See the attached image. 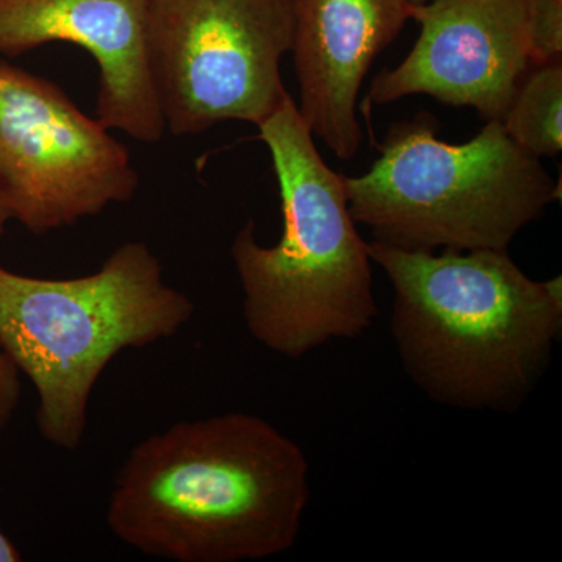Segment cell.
Returning <instances> with one entry per match:
<instances>
[{"label":"cell","instance_id":"obj_11","mask_svg":"<svg viewBox=\"0 0 562 562\" xmlns=\"http://www.w3.org/2000/svg\"><path fill=\"white\" fill-rule=\"evenodd\" d=\"M503 131L532 157L562 149V61L531 65L501 121Z\"/></svg>","mask_w":562,"mask_h":562},{"label":"cell","instance_id":"obj_10","mask_svg":"<svg viewBox=\"0 0 562 562\" xmlns=\"http://www.w3.org/2000/svg\"><path fill=\"white\" fill-rule=\"evenodd\" d=\"M301 103L314 138L339 158L360 150L358 94L373 60L412 20V0H291Z\"/></svg>","mask_w":562,"mask_h":562},{"label":"cell","instance_id":"obj_2","mask_svg":"<svg viewBox=\"0 0 562 562\" xmlns=\"http://www.w3.org/2000/svg\"><path fill=\"white\" fill-rule=\"evenodd\" d=\"M392 286L391 335L428 398L514 413L541 382L562 333V281L530 279L508 249L405 250L369 243Z\"/></svg>","mask_w":562,"mask_h":562},{"label":"cell","instance_id":"obj_7","mask_svg":"<svg viewBox=\"0 0 562 562\" xmlns=\"http://www.w3.org/2000/svg\"><path fill=\"white\" fill-rule=\"evenodd\" d=\"M131 150L43 77L0 60V195L35 235L131 202Z\"/></svg>","mask_w":562,"mask_h":562},{"label":"cell","instance_id":"obj_8","mask_svg":"<svg viewBox=\"0 0 562 562\" xmlns=\"http://www.w3.org/2000/svg\"><path fill=\"white\" fill-rule=\"evenodd\" d=\"M412 20L420 27L413 50L373 79L366 101L427 94L501 122L532 65L528 0H428Z\"/></svg>","mask_w":562,"mask_h":562},{"label":"cell","instance_id":"obj_4","mask_svg":"<svg viewBox=\"0 0 562 562\" xmlns=\"http://www.w3.org/2000/svg\"><path fill=\"white\" fill-rule=\"evenodd\" d=\"M194 312L139 241L122 244L98 272L77 279L0 266V349L35 386L40 435L63 450L83 442L91 394L110 361L172 338Z\"/></svg>","mask_w":562,"mask_h":562},{"label":"cell","instance_id":"obj_3","mask_svg":"<svg viewBox=\"0 0 562 562\" xmlns=\"http://www.w3.org/2000/svg\"><path fill=\"white\" fill-rule=\"evenodd\" d=\"M258 128L279 180L283 233L266 247L255 222H247L233 239L232 260L251 338L299 360L371 330L379 316L373 261L351 217L342 176L322 158L290 94Z\"/></svg>","mask_w":562,"mask_h":562},{"label":"cell","instance_id":"obj_15","mask_svg":"<svg viewBox=\"0 0 562 562\" xmlns=\"http://www.w3.org/2000/svg\"><path fill=\"white\" fill-rule=\"evenodd\" d=\"M13 220L11 216V211L9 205H7L5 201H3L2 195H0V236L5 232L7 224Z\"/></svg>","mask_w":562,"mask_h":562},{"label":"cell","instance_id":"obj_9","mask_svg":"<svg viewBox=\"0 0 562 562\" xmlns=\"http://www.w3.org/2000/svg\"><path fill=\"white\" fill-rule=\"evenodd\" d=\"M149 0H0V54L74 43L101 70L98 121L154 144L166 132L147 46Z\"/></svg>","mask_w":562,"mask_h":562},{"label":"cell","instance_id":"obj_1","mask_svg":"<svg viewBox=\"0 0 562 562\" xmlns=\"http://www.w3.org/2000/svg\"><path fill=\"white\" fill-rule=\"evenodd\" d=\"M310 498L299 443L262 417L227 413L136 443L114 479L106 524L151 558L260 561L295 546Z\"/></svg>","mask_w":562,"mask_h":562},{"label":"cell","instance_id":"obj_12","mask_svg":"<svg viewBox=\"0 0 562 562\" xmlns=\"http://www.w3.org/2000/svg\"><path fill=\"white\" fill-rule=\"evenodd\" d=\"M531 63L562 60V0H528Z\"/></svg>","mask_w":562,"mask_h":562},{"label":"cell","instance_id":"obj_13","mask_svg":"<svg viewBox=\"0 0 562 562\" xmlns=\"http://www.w3.org/2000/svg\"><path fill=\"white\" fill-rule=\"evenodd\" d=\"M21 372L0 349V436L10 427L21 401Z\"/></svg>","mask_w":562,"mask_h":562},{"label":"cell","instance_id":"obj_14","mask_svg":"<svg viewBox=\"0 0 562 562\" xmlns=\"http://www.w3.org/2000/svg\"><path fill=\"white\" fill-rule=\"evenodd\" d=\"M22 554L0 528V562H20Z\"/></svg>","mask_w":562,"mask_h":562},{"label":"cell","instance_id":"obj_16","mask_svg":"<svg viewBox=\"0 0 562 562\" xmlns=\"http://www.w3.org/2000/svg\"><path fill=\"white\" fill-rule=\"evenodd\" d=\"M412 2L414 3V5H420V3L428 2V0H412Z\"/></svg>","mask_w":562,"mask_h":562},{"label":"cell","instance_id":"obj_6","mask_svg":"<svg viewBox=\"0 0 562 562\" xmlns=\"http://www.w3.org/2000/svg\"><path fill=\"white\" fill-rule=\"evenodd\" d=\"M291 43V0H149L150 72L166 131L258 127L290 94L280 69Z\"/></svg>","mask_w":562,"mask_h":562},{"label":"cell","instance_id":"obj_5","mask_svg":"<svg viewBox=\"0 0 562 562\" xmlns=\"http://www.w3.org/2000/svg\"><path fill=\"white\" fill-rule=\"evenodd\" d=\"M431 114L395 122L379 160L342 176L351 217L373 241L405 250H506L525 225L560 201L541 158L525 151L498 121L475 138L449 144Z\"/></svg>","mask_w":562,"mask_h":562}]
</instances>
